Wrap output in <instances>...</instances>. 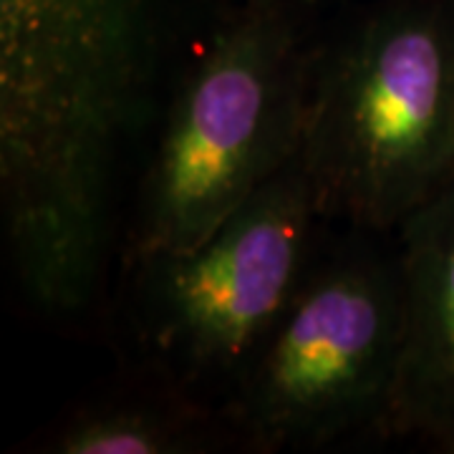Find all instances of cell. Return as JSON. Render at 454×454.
<instances>
[{"label": "cell", "mask_w": 454, "mask_h": 454, "mask_svg": "<svg viewBox=\"0 0 454 454\" xmlns=\"http://www.w3.org/2000/svg\"><path fill=\"white\" fill-rule=\"evenodd\" d=\"M301 164L324 223L389 235L454 179V0H379L316 43Z\"/></svg>", "instance_id": "7a4b0ae2"}, {"label": "cell", "mask_w": 454, "mask_h": 454, "mask_svg": "<svg viewBox=\"0 0 454 454\" xmlns=\"http://www.w3.org/2000/svg\"><path fill=\"white\" fill-rule=\"evenodd\" d=\"M394 235L404 346L389 437L454 454V179Z\"/></svg>", "instance_id": "8992f818"}, {"label": "cell", "mask_w": 454, "mask_h": 454, "mask_svg": "<svg viewBox=\"0 0 454 454\" xmlns=\"http://www.w3.org/2000/svg\"><path fill=\"white\" fill-rule=\"evenodd\" d=\"M321 225L295 157L205 240L127 265L152 373L220 411L306 276Z\"/></svg>", "instance_id": "5b68a950"}, {"label": "cell", "mask_w": 454, "mask_h": 454, "mask_svg": "<svg viewBox=\"0 0 454 454\" xmlns=\"http://www.w3.org/2000/svg\"><path fill=\"white\" fill-rule=\"evenodd\" d=\"M167 0H0V200L33 309L101 288L114 182L146 121Z\"/></svg>", "instance_id": "6da1fadb"}, {"label": "cell", "mask_w": 454, "mask_h": 454, "mask_svg": "<svg viewBox=\"0 0 454 454\" xmlns=\"http://www.w3.org/2000/svg\"><path fill=\"white\" fill-rule=\"evenodd\" d=\"M232 3V0H230ZM268 3H278V5H286V8H291V11H295L298 16L303 18H313V13L324 5L325 0H268Z\"/></svg>", "instance_id": "ba28073f"}, {"label": "cell", "mask_w": 454, "mask_h": 454, "mask_svg": "<svg viewBox=\"0 0 454 454\" xmlns=\"http://www.w3.org/2000/svg\"><path fill=\"white\" fill-rule=\"evenodd\" d=\"M404 346L396 245L313 255L288 306L220 406L245 452H318L391 439Z\"/></svg>", "instance_id": "277c9868"}, {"label": "cell", "mask_w": 454, "mask_h": 454, "mask_svg": "<svg viewBox=\"0 0 454 454\" xmlns=\"http://www.w3.org/2000/svg\"><path fill=\"white\" fill-rule=\"evenodd\" d=\"M309 18L232 0L167 101L137 190L124 262L187 250L298 157L316 43Z\"/></svg>", "instance_id": "3957f363"}, {"label": "cell", "mask_w": 454, "mask_h": 454, "mask_svg": "<svg viewBox=\"0 0 454 454\" xmlns=\"http://www.w3.org/2000/svg\"><path fill=\"white\" fill-rule=\"evenodd\" d=\"M223 444H235L223 414L154 376V384L98 396L68 411L43 439V452L202 454Z\"/></svg>", "instance_id": "52a82bcc"}]
</instances>
